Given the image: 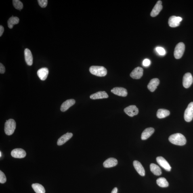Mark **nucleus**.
Instances as JSON below:
<instances>
[{
  "instance_id": "11",
  "label": "nucleus",
  "mask_w": 193,
  "mask_h": 193,
  "mask_svg": "<svg viewBox=\"0 0 193 193\" xmlns=\"http://www.w3.org/2000/svg\"><path fill=\"white\" fill-rule=\"evenodd\" d=\"M143 71L144 70L142 68L139 67H137L133 70L130 75L131 77L133 79H139L142 77Z\"/></svg>"
},
{
  "instance_id": "21",
  "label": "nucleus",
  "mask_w": 193,
  "mask_h": 193,
  "mask_svg": "<svg viewBox=\"0 0 193 193\" xmlns=\"http://www.w3.org/2000/svg\"><path fill=\"white\" fill-rule=\"evenodd\" d=\"M154 129L152 127L147 128L144 130L141 135V139L143 140H146L154 133Z\"/></svg>"
},
{
  "instance_id": "2",
  "label": "nucleus",
  "mask_w": 193,
  "mask_h": 193,
  "mask_svg": "<svg viewBox=\"0 0 193 193\" xmlns=\"http://www.w3.org/2000/svg\"><path fill=\"white\" fill-rule=\"evenodd\" d=\"M89 70L91 74L98 77H104L107 74L106 69L103 66H92Z\"/></svg>"
},
{
  "instance_id": "10",
  "label": "nucleus",
  "mask_w": 193,
  "mask_h": 193,
  "mask_svg": "<svg viewBox=\"0 0 193 193\" xmlns=\"http://www.w3.org/2000/svg\"><path fill=\"white\" fill-rule=\"evenodd\" d=\"M11 154L13 157L21 158L25 157L26 153L25 151L22 148H16L11 151Z\"/></svg>"
},
{
  "instance_id": "34",
  "label": "nucleus",
  "mask_w": 193,
  "mask_h": 193,
  "mask_svg": "<svg viewBox=\"0 0 193 193\" xmlns=\"http://www.w3.org/2000/svg\"><path fill=\"white\" fill-rule=\"evenodd\" d=\"M4 31V28L2 26H0V37H1L3 35Z\"/></svg>"
},
{
  "instance_id": "6",
  "label": "nucleus",
  "mask_w": 193,
  "mask_h": 193,
  "mask_svg": "<svg viewBox=\"0 0 193 193\" xmlns=\"http://www.w3.org/2000/svg\"><path fill=\"white\" fill-rule=\"evenodd\" d=\"M193 82L192 74L190 73H185L183 78V85L185 88L188 89L191 86Z\"/></svg>"
},
{
  "instance_id": "7",
  "label": "nucleus",
  "mask_w": 193,
  "mask_h": 193,
  "mask_svg": "<svg viewBox=\"0 0 193 193\" xmlns=\"http://www.w3.org/2000/svg\"><path fill=\"white\" fill-rule=\"evenodd\" d=\"M157 162L159 165L167 171L171 170V167L165 158L162 157H158L156 158Z\"/></svg>"
},
{
  "instance_id": "28",
  "label": "nucleus",
  "mask_w": 193,
  "mask_h": 193,
  "mask_svg": "<svg viewBox=\"0 0 193 193\" xmlns=\"http://www.w3.org/2000/svg\"><path fill=\"white\" fill-rule=\"evenodd\" d=\"M13 4L15 8L18 10L20 11L23 7L22 3L19 0H13Z\"/></svg>"
},
{
  "instance_id": "14",
  "label": "nucleus",
  "mask_w": 193,
  "mask_h": 193,
  "mask_svg": "<svg viewBox=\"0 0 193 193\" xmlns=\"http://www.w3.org/2000/svg\"><path fill=\"white\" fill-rule=\"evenodd\" d=\"M76 101L74 99H70L67 100L63 103L61 107V110L62 112H65L70 107L73 106L75 104Z\"/></svg>"
},
{
  "instance_id": "29",
  "label": "nucleus",
  "mask_w": 193,
  "mask_h": 193,
  "mask_svg": "<svg viewBox=\"0 0 193 193\" xmlns=\"http://www.w3.org/2000/svg\"><path fill=\"white\" fill-rule=\"evenodd\" d=\"M6 181L7 179L5 173L2 171H0V183H4Z\"/></svg>"
},
{
  "instance_id": "26",
  "label": "nucleus",
  "mask_w": 193,
  "mask_h": 193,
  "mask_svg": "<svg viewBox=\"0 0 193 193\" xmlns=\"http://www.w3.org/2000/svg\"><path fill=\"white\" fill-rule=\"evenodd\" d=\"M32 188L36 193H45V188L39 183H34L32 185Z\"/></svg>"
},
{
  "instance_id": "8",
  "label": "nucleus",
  "mask_w": 193,
  "mask_h": 193,
  "mask_svg": "<svg viewBox=\"0 0 193 193\" xmlns=\"http://www.w3.org/2000/svg\"><path fill=\"white\" fill-rule=\"evenodd\" d=\"M124 111L126 114L131 117L137 115L139 112L138 108L135 105H131L127 107Z\"/></svg>"
},
{
  "instance_id": "32",
  "label": "nucleus",
  "mask_w": 193,
  "mask_h": 193,
  "mask_svg": "<svg viewBox=\"0 0 193 193\" xmlns=\"http://www.w3.org/2000/svg\"><path fill=\"white\" fill-rule=\"evenodd\" d=\"M151 62L148 59H145L143 62V65L145 67H148L150 65Z\"/></svg>"
},
{
  "instance_id": "30",
  "label": "nucleus",
  "mask_w": 193,
  "mask_h": 193,
  "mask_svg": "<svg viewBox=\"0 0 193 193\" xmlns=\"http://www.w3.org/2000/svg\"><path fill=\"white\" fill-rule=\"evenodd\" d=\"M38 2L40 6L43 8H45L47 5L48 1L47 0H39Z\"/></svg>"
},
{
  "instance_id": "20",
  "label": "nucleus",
  "mask_w": 193,
  "mask_h": 193,
  "mask_svg": "<svg viewBox=\"0 0 193 193\" xmlns=\"http://www.w3.org/2000/svg\"><path fill=\"white\" fill-rule=\"evenodd\" d=\"M117 164V160L114 158H110L105 160L103 163V165L104 167L108 168L114 167Z\"/></svg>"
},
{
  "instance_id": "35",
  "label": "nucleus",
  "mask_w": 193,
  "mask_h": 193,
  "mask_svg": "<svg viewBox=\"0 0 193 193\" xmlns=\"http://www.w3.org/2000/svg\"><path fill=\"white\" fill-rule=\"evenodd\" d=\"M118 191V189L117 188H114L112 191L111 193H117Z\"/></svg>"
},
{
  "instance_id": "17",
  "label": "nucleus",
  "mask_w": 193,
  "mask_h": 193,
  "mask_svg": "<svg viewBox=\"0 0 193 193\" xmlns=\"http://www.w3.org/2000/svg\"><path fill=\"white\" fill-rule=\"evenodd\" d=\"M160 81L158 78H155L151 80L148 84V88L151 92H153L159 85Z\"/></svg>"
},
{
  "instance_id": "27",
  "label": "nucleus",
  "mask_w": 193,
  "mask_h": 193,
  "mask_svg": "<svg viewBox=\"0 0 193 193\" xmlns=\"http://www.w3.org/2000/svg\"><path fill=\"white\" fill-rule=\"evenodd\" d=\"M157 183L161 188H166L169 186V183L166 179L164 177H160L156 181Z\"/></svg>"
},
{
  "instance_id": "18",
  "label": "nucleus",
  "mask_w": 193,
  "mask_h": 193,
  "mask_svg": "<svg viewBox=\"0 0 193 193\" xmlns=\"http://www.w3.org/2000/svg\"><path fill=\"white\" fill-rule=\"evenodd\" d=\"M73 134L71 133H67L63 135L58 139L57 144L58 146H61L65 144L67 141L71 139L73 136Z\"/></svg>"
},
{
  "instance_id": "15",
  "label": "nucleus",
  "mask_w": 193,
  "mask_h": 193,
  "mask_svg": "<svg viewBox=\"0 0 193 193\" xmlns=\"http://www.w3.org/2000/svg\"><path fill=\"white\" fill-rule=\"evenodd\" d=\"M133 165L135 169L139 175L142 176H145V169L140 162L136 160H134L133 162Z\"/></svg>"
},
{
  "instance_id": "9",
  "label": "nucleus",
  "mask_w": 193,
  "mask_h": 193,
  "mask_svg": "<svg viewBox=\"0 0 193 193\" xmlns=\"http://www.w3.org/2000/svg\"><path fill=\"white\" fill-rule=\"evenodd\" d=\"M182 20L180 17L172 16L169 18L168 23L170 27H176L180 25V22Z\"/></svg>"
},
{
  "instance_id": "12",
  "label": "nucleus",
  "mask_w": 193,
  "mask_h": 193,
  "mask_svg": "<svg viewBox=\"0 0 193 193\" xmlns=\"http://www.w3.org/2000/svg\"><path fill=\"white\" fill-rule=\"evenodd\" d=\"M162 3V2L161 1H158L151 13L150 15L152 17H155L159 14L160 11L162 10V8H163Z\"/></svg>"
},
{
  "instance_id": "16",
  "label": "nucleus",
  "mask_w": 193,
  "mask_h": 193,
  "mask_svg": "<svg viewBox=\"0 0 193 193\" xmlns=\"http://www.w3.org/2000/svg\"><path fill=\"white\" fill-rule=\"evenodd\" d=\"M24 53L26 64L28 66H32L33 63V58L31 51L29 49L26 48L25 49Z\"/></svg>"
},
{
  "instance_id": "33",
  "label": "nucleus",
  "mask_w": 193,
  "mask_h": 193,
  "mask_svg": "<svg viewBox=\"0 0 193 193\" xmlns=\"http://www.w3.org/2000/svg\"><path fill=\"white\" fill-rule=\"evenodd\" d=\"M5 68L3 65L1 64H0V73L1 74L4 73L5 72Z\"/></svg>"
},
{
  "instance_id": "24",
  "label": "nucleus",
  "mask_w": 193,
  "mask_h": 193,
  "mask_svg": "<svg viewBox=\"0 0 193 193\" xmlns=\"http://www.w3.org/2000/svg\"><path fill=\"white\" fill-rule=\"evenodd\" d=\"M170 114V112L169 110L164 109H160L158 110L157 113V116L158 118H165L169 116Z\"/></svg>"
},
{
  "instance_id": "25",
  "label": "nucleus",
  "mask_w": 193,
  "mask_h": 193,
  "mask_svg": "<svg viewBox=\"0 0 193 193\" xmlns=\"http://www.w3.org/2000/svg\"><path fill=\"white\" fill-rule=\"evenodd\" d=\"M20 22V19L16 17H11L8 21V25L10 29H12L15 24H18Z\"/></svg>"
},
{
  "instance_id": "1",
  "label": "nucleus",
  "mask_w": 193,
  "mask_h": 193,
  "mask_svg": "<svg viewBox=\"0 0 193 193\" xmlns=\"http://www.w3.org/2000/svg\"><path fill=\"white\" fill-rule=\"evenodd\" d=\"M169 141L172 144L179 146H183L186 144V139L181 133H177L172 135L169 137Z\"/></svg>"
},
{
  "instance_id": "36",
  "label": "nucleus",
  "mask_w": 193,
  "mask_h": 193,
  "mask_svg": "<svg viewBox=\"0 0 193 193\" xmlns=\"http://www.w3.org/2000/svg\"><path fill=\"white\" fill-rule=\"evenodd\" d=\"M2 154L1 152H0V157H1L2 155Z\"/></svg>"
},
{
  "instance_id": "3",
  "label": "nucleus",
  "mask_w": 193,
  "mask_h": 193,
  "mask_svg": "<svg viewBox=\"0 0 193 193\" xmlns=\"http://www.w3.org/2000/svg\"><path fill=\"white\" fill-rule=\"evenodd\" d=\"M16 129V122L12 119L7 120L5 124V131L7 135H10L14 133Z\"/></svg>"
},
{
  "instance_id": "23",
  "label": "nucleus",
  "mask_w": 193,
  "mask_h": 193,
  "mask_svg": "<svg viewBox=\"0 0 193 193\" xmlns=\"http://www.w3.org/2000/svg\"><path fill=\"white\" fill-rule=\"evenodd\" d=\"M150 170L156 176H160L162 174V171L160 168L154 163L151 164L150 165Z\"/></svg>"
},
{
  "instance_id": "4",
  "label": "nucleus",
  "mask_w": 193,
  "mask_h": 193,
  "mask_svg": "<svg viewBox=\"0 0 193 193\" xmlns=\"http://www.w3.org/2000/svg\"><path fill=\"white\" fill-rule=\"evenodd\" d=\"M185 50V45L182 42L177 44L174 51V55L176 59H180L182 57Z\"/></svg>"
},
{
  "instance_id": "19",
  "label": "nucleus",
  "mask_w": 193,
  "mask_h": 193,
  "mask_svg": "<svg viewBox=\"0 0 193 193\" xmlns=\"http://www.w3.org/2000/svg\"><path fill=\"white\" fill-rule=\"evenodd\" d=\"M49 73L48 69L42 68L40 69L37 71V75L42 81H45L48 77Z\"/></svg>"
},
{
  "instance_id": "31",
  "label": "nucleus",
  "mask_w": 193,
  "mask_h": 193,
  "mask_svg": "<svg viewBox=\"0 0 193 193\" xmlns=\"http://www.w3.org/2000/svg\"><path fill=\"white\" fill-rule=\"evenodd\" d=\"M156 50L158 54L160 55H163L166 54L165 50L163 48L157 47L156 48Z\"/></svg>"
},
{
  "instance_id": "13",
  "label": "nucleus",
  "mask_w": 193,
  "mask_h": 193,
  "mask_svg": "<svg viewBox=\"0 0 193 193\" xmlns=\"http://www.w3.org/2000/svg\"><path fill=\"white\" fill-rule=\"evenodd\" d=\"M111 92L114 94L118 96L126 97L128 93L127 89L123 87H115L112 89Z\"/></svg>"
},
{
  "instance_id": "5",
  "label": "nucleus",
  "mask_w": 193,
  "mask_h": 193,
  "mask_svg": "<svg viewBox=\"0 0 193 193\" xmlns=\"http://www.w3.org/2000/svg\"><path fill=\"white\" fill-rule=\"evenodd\" d=\"M184 117L185 121L190 122L193 118V102L188 105L184 113Z\"/></svg>"
},
{
  "instance_id": "22",
  "label": "nucleus",
  "mask_w": 193,
  "mask_h": 193,
  "mask_svg": "<svg viewBox=\"0 0 193 193\" xmlns=\"http://www.w3.org/2000/svg\"><path fill=\"white\" fill-rule=\"evenodd\" d=\"M108 95L105 91H99L98 92L90 96V98L92 99L108 98Z\"/></svg>"
}]
</instances>
